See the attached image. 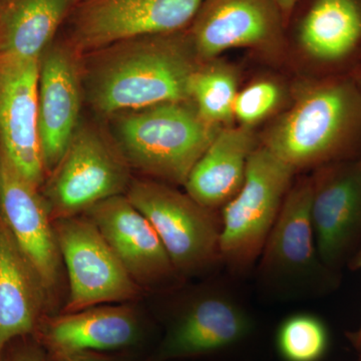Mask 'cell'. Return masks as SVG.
Returning <instances> with one entry per match:
<instances>
[{
	"instance_id": "52a82bcc",
	"label": "cell",
	"mask_w": 361,
	"mask_h": 361,
	"mask_svg": "<svg viewBox=\"0 0 361 361\" xmlns=\"http://www.w3.org/2000/svg\"><path fill=\"white\" fill-rule=\"evenodd\" d=\"M129 165L115 142L92 123H80L49 174L44 196L51 220L75 217L99 202L127 193Z\"/></svg>"
},
{
	"instance_id": "4316f807",
	"label": "cell",
	"mask_w": 361,
	"mask_h": 361,
	"mask_svg": "<svg viewBox=\"0 0 361 361\" xmlns=\"http://www.w3.org/2000/svg\"><path fill=\"white\" fill-rule=\"evenodd\" d=\"M61 361H97L92 358L87 357L85 353L82 355H59Z\"/></svg>"
},
{
	"instance_id": "8992f818",
	"label": "cell",
	"mask_w": 361,
	"mask_h": 361,
	"mask_svg": "<svg viewBox=\"0 0 361 361\" xmlns=\"http://www.w3.org/2000/svg\"><path fill=\"white\" fill-rule=\"evenodd\" d=\"M126 196L153 226L180 276L223 265L217 211L157 180H132Z\"/></svg>"
},
{
	"instance_id": "f1b7e54d",
	"label": "cell",
	"mask_w": 361,
	"mask_h": 361,
	"mask_svg": "<svg viewBox=\"0 0 361 361\" xmlns=\"http://www.w3.org/2000/svg\"><path fill=\"white\" fill-rule=\"evenodd\" d=\"M353 77L355 78L356 84H357L361 90V65L358 66L355 73H353Z\"/></svg>"
},
{
	"instance_id": "5bb4252c",
	"label": "cell",
	"mask_w": 361,
	"mask_h": 361,
	"mask_svg": "<svg viewBox=\"0 0 361 361\" xmlns=\"http://www.w3.org/2000/svg\"><path fill=\"white\" fill-rule=\"evenodd\" d=\"M80 56L68 40H54L39 59L37 115L47 175L63 158L80 125L85 92Z\"/></svg>"
},
{
	"instance_id": "cb8c5ba5",
	"label": "cell",
	"mask_w": 361,
	"mask_h": 361,
	"mask_svg": "<svg viewBox=\"0 0 361 361\" xmlns=\"http://www.w3.org/2000/svg\"><path fill=\"white\" fill-rule=\"evenodd\" d=\"M283 92L272 80H259L240 90L235 99L234 120L239 125L253 128L279 108Z\"/></svg>"
},
{
	"instance_id": "603a6c76",
	"label": "cell",
	"mask_w": 361,
	"mask_h": 361,
	"mask_svg": "<svg viewBox=\"0 0 361 361\" xmlns=\"http://www.w3.org/2000/svg\"><path fill=\"white\" fill-rule=\"evenodd\" d=\"M275 344L284 361H322L329 348V329L312 313H295L280 323Z\"/></svg>"
},
{
	"instance_id": "9c48e42d",
	"label": "cell",
	"mask_w": 361,
	"mask_h": 361,
	"mask_svg": "<svg viewBox=\"0 0 361 361\" xmlns=\"http://www.w3.org/2000/svg\"><path fill=\"white\" fill-rule=\"evenodd\" d=\"M204 0H80L68 42L80 54L122 40L186 30Z\"/></svg>"
},
{
	"instance_id": "277c9868",
	"label": "cell",
	"mask_w": 361,
	"mask_h": 361,
	"mask_svg": "<svg viewBox=\"0 0 361 361\" xmlns=\"http://www.w3.org/2000/svg\"><path fill=\"white\" fill-rule=\"evenodd\" d=\"M310 196V176L293 180L256 263L259 284L281 299L324 295L341 281L318 252Z\"/></svg>"
},
{
	"instance_id": "30bf717a",
	"label": "cell",
	"mask_w": 361,
	"mask_h": 361,
	"mask_svg": "<svg viewBox=\"0 0 361 361\" xmlns=\"http://www.w3.org/2000/svg\"><path fill=\"white\" fill-rule=\"evenodd\" d=\"M54 227L70 284L66 313L127 302L139 296L142 287L89 218L56 220Z\"/></svg>"
},
{
	"instance_id": "ba28073f",
	"label": "cell",
	"mask_w": 361,
	"mask_h": 361,
	"mask_svg": "<svg viewBox=\"0 0 361 361\" xmlns=\"http://www.w3.org/2000/svg\"><path fill=\"white\" fill-rule=\"evenodd\" d=\"M313 78L353 75L361 65V0H296L285 25V49Z\"/></svg>"
},
{
	"instance_id": "2e32d148",
	"label": "cell",
	"mask_w": 361,
	"mask_h": 361,
	"mask_svg": "<svg viewBox=\"0 0 361 361\" xmlns=\"http://www.w3.org/2000/svg\"><path fill=\"white\" fill-rule=\"evenodd\" d=\"M0 218L47 293L54 291L59 284L61 256L49 207L39 188L18 174L1 153Z\"/></svg>"
},
{
	"instance_id": "6da1fadb",
	"label": "cell",
	"mask_w": 361,
	"mask_h": 361,
	"mask_svg": "<svg viewBox=\"0 0 361 361\" xmlns=\"http://www.w3.org/2000/svg\"><path fill=\"white\" fill-rule=\"evenodd\" d=\"M85 56V97L97 113L108 116L189 101L190 80L201 63L188 30L122 40Z\"/></svg>"
},
{
	"instance_id": "7402d4cb",
	"label": "cell",
	"mask_w": 361,
	"mask_h": 361,
	"mask_svg": "<svg viewBox=\"0 0 361 361\" xmlns=\"http://www.w3.org/2000/svg\"><path fill=\"white\" fill-rule=\"evenodd\" d=\"M238 92L237 71L217 59L200 63L190 80L192 103L207 122L221 127L232 125Z\"/></svg>"
},
{
	"instance_id": "7a4b0ae2",
	"label": "cell",
	"mask_w": 361,
	"mask_h": 361,
	"mask_svg": "<svg viewBox=\"0 0 361 361\" xmlns=\"http://www.w3.org/2000/svg\"><path fill=\"white\" fill-rule=\"evenodd\" d=\"M261 145L294 172L361 156V90L353 75L313 78Z\"/></svg>"
},
{
	"instance_id": "83f0119b",
	"label": "cell",
	"mask_w": 361,
	"mask_h": 361,
	"mask_svg": "<svg viewBox=\"0 0 361 361\" xmlns=\"http://www.w3.org/2000/svg\"><path fill=\"white\" fill-rule=\"evenodd\" d=\"M13 361H42V360L35 353H26L16 356V360Z\"/></svg>"
},
{
	"instance_id": "7c38bea8",
	"label": "cell",
	"mask_w": 361,
	"mask_h": 361,
	"mask_svg": "<svg viewBox=\"0 0 361 361\" xmlns=\"http://www.w3.org/2000/svg\"><path fill=\"white\" fill-rule=\"evenodd\" d=\"M188 32L201 63L234 49L285 51V20L278 0H204Z\"/></svg>"
},
{
	"instance_id": "e0dca14e",
	"label": "cell",
	"mask_w": 361,
	"mask_h": 361,
	"mask_svg": "<svg viewBox=\"0 0 361 361\" xmlns=\"http://www.w3.org/2000/svg\"><path fill=\"white\" fill-rule=\"evenodd\" d=\"M85 215L140 286H163L180 277L156 230L126 195L99 202Z\"/></svg>"
},
{
	"instance_id": "5b68a950",
	"label": "cell",
	"mask_w": 361,
	"mask_h": 361,
	"mask_svg": "<svg viewBox=\"0 0 361 361\" xmlns=\"http://www.w3.org/2000/svg\"><path fill=\"white\" fill-rule=\"evenodd\" d=\"M295 175L263 145L254 149L241 189L220 210L221 258L234 276L255 267Z\"/></svg>"
},
{
	"instance_id": "44dd1931",
	"label": "cell",
	"mask_w": 361,
	"mask_h": 361,
	"mask_svg": "<svg viewBox=\"0 0 361 361\" xmlns=\"http://www.w3.org/2000/svg\"><path fill=\"white\" fill-rule=\"evenodd\" d=\"M80 0H0V54L39 61Z\"/></svg>"
},
{
	"instance_id": "f546056e",
	"label": "cell",
	"mask_w": 361,
	"mask_h": 361,
	"mask_svg": "<svg viewBox=\"0 0 361 361\" xmlns=\"http://www.w3.org/2000/svg\"><path fill=\"white\" fill-rule=\"evenodd\" d=\"M358 361H361V356H360V360H358Z\"/></svg>"
},
{
	"instance_id": "3957f363",
	"label": "cell",
	"mask_w": 361,
	"mask_h": 361,
	"mask_svg": "<svg viewBox=\"0 0 361 361\" xmlns=\"http://www.w3.org/2000/svg\"><path fill=\"white\" fill-rule=\"evenodd\" d=\"M110 118L113 141L129 167L154 180L183 186L223 128L207 122L191 99L122 111Z\"/></svg>"
},
{
	"instance_id": "484cf974",
	"label": "cell",
	"mask_w": 361,
	"mask_h": 361,
	"mask_svg": "<svg viewBox=\"0 0 361 361\" xmlns=\"http://www.w3.org/2000/svg\"><path fill=\"white\" fill-rule=\"evenodd\" d=\"M296 0H278L280 8H281L282 14L285 20V25H286V21L288 20L289 16H290L292 9H293L294 4H295Z\"/></svg>"
},
{
	"instance_id": "8fae6325",
	"label": "cell",
	"mask_w": 361,
	"mask_h": 361,
	"mask_svg": "<svg viewBox=\"0 0 361 361\" xmlns=\"http://www.w3.org/2000/svg\"><path fill=\"white\" fill-rule=\"evenodd\" d=\"M310 216L323 263L341 274L361 249V156L310 175Z\"/></svg>"
},
{
	"instance_id": "ac0fdd59",
	"label": "cell",
	"mask_w": 361,
	"mask_h": 361,
	"mask_svg": "<svg viewBox=\"0 0 361 361\" xmlns=\"http://www.w3.org/2000/svg\"><path fill=\"white\" fill-rule=\"evenodd\" d=\"M258 145L253 128L223 127L188 176L186 193L205 208L220 211L241 189Z\"/></svg>"
},
{
	"instance_id": "d4e9b609",
	"label": "cell",
	"mask_w": 361,
	"mask_h": 361,
	"mask_svg": "<svg viewBox=\"0 0 361 361\" xmlns=\"http://www.w3.org/2000/svg\"><path fill=\"white\" fill-rule=\"evenodd\" d=\"M351 270H360L361 271V249L358 251V253L356 254L355 258L351 260L350 264L348 266ZM348 336V339L349 342H350L353 348L357 351L358 355L361 356V322L360 326L357 327V329H355V331L348 332L346 334Z\"/></svg>"
},
{
	"instance_id": "9a60e30c",
	"label": "cell",
	"mask_w": 361,
	"mask_h": 361,
	"mask_svg": "<svg viewBox=\"0 0 361 361\" xmlns=\"http://www.w3.org/2000/svg\"><path fill=\"white\" fill-rule=\"evenodd\" d=\"M255 322L230 289L216 287L195 297L180 313L164 342L165 358L212 355L243 343Z\"/></svg>"
},
{
	"instance_id": "d6986e66",
	"label": "cell",
	"mask_w": 361,
	"mask_h": 361,
	"mask_svg": "<svg viewBox=\"0 0 361 361\" xmlns=\"http://www.w3.org/2000/svg\"><path fill=\"white\" fill-rule=\"evenodd\" d=\"M47 293L0 218V353L35 329Z\"/></svg>"
},
{
	"instance_id": "4fadbf2b",
	"label": "cell",
	"mask_w": 361,
	"mask_h": 361,
	"mask_svg": "<svg viewBox=\"0 0 361 361\" xmlns=\"http://www.w3.org/2000/svg\"><path fill=\"white\" fill-rule=\"evenodd\" d=\"M39 63L0 54V153L37 188L47 176L37 115Z\"/></svg>"
},
{
	"instance_id": "ffe728a7",
	"label": "cell",
	"mask_w": 361,
	"mask_h": 361,
	"mask_svg": "<svg viewBox=\"0 0 361 361\" xmlns=\"http://www.w3.org/2000/svg\"><path fill=\"white\" fill-rule=\"evenodd\" d=\"M137 329L134 310L127 306H99L52 318L45 338L58 355H82L130 345Z\"/></svg>"
}]
</instances>
